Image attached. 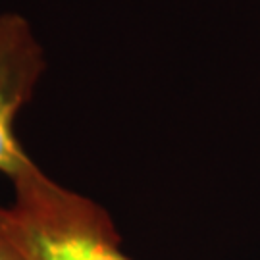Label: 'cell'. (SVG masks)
<instances>
[{
	"label": "cell",
	"mask_w": 260,
	"mask_h": 260,
	"mask_svg": "<svg viewBox=\"0 0 260 260\" xmlns=\"http://www.w3.org/2000/svg\"><path fill=\"white\" fill-rule=\"evenodd\" d=\"M12 228L27 260H131L110 214L37 164L12 179Z\"/></svg>",
	"instance_id": "1"
},
{
	"label": "cell",
	"mask_w": 260,
	"mask_h": 260,
	"mask_svg": "<svg viewBox=\"0 0 260 260\" xmlns=\"http://www.w3.org/2000/svg\"><path fill=\"white\" fill-rule=\"evenodd\" d=\"M45 70V54L25 18L0 14V174L10 181L35 162L19 145L16 120Z\"/></svg>",
	"instance_id": "2"
},
{
	"label": "cell",
	"mask_w": 260,
	"mask_h": 260,
	"mask_svg": "<svg viewBox=\"0 0 260 260\" xmlns=\"http://www.w3.org/2000/svg\"><path fill=\"white\" fill-rule=\"evenodd\" d=\"M0 260H27L12 228L8 206H0Z\"/></svg>",
	"instance_id": "3"
}]
</instances>
